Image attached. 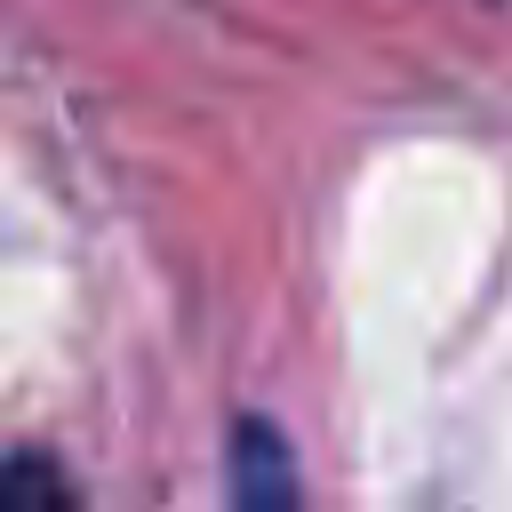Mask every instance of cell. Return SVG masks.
Wrapping results in <instances>:
<instances>
[{
	"mask_svg": "<svg viewBox=\"0 0 512 512\" xmlns=\"http://www.w3.org/2000/svg\"><path fill=\"white\" fill-rule=\"evenodd\" d=\"M232 512H296V456L264 416L232 424Z\"/></svg>",
	"mask_w": 512,
	"mask_h": 512,
	"instance_id": "1",
	"label": "cell"
},
{
	"mask_svg": "<svg viewBox=\"0 0 512 512\" xmlns=\"http://www.w3.org/2000/svg\"><path fill=\"white\" fill-rule=\"evenodd\" d=\"M0 512H80L48 456H0Z\"/></svg>",
	"mask_w": 512,
	"mask_h": 512,
	"instance_id": "2",
	"label": "cell"
}]
</instances>
